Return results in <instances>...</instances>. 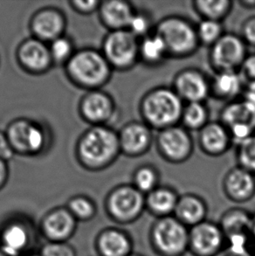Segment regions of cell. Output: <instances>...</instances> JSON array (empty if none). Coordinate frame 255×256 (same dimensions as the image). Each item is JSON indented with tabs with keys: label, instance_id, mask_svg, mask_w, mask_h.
Returning <instances> with one entry per match:
<instances>
[{
	"label": "cell",
	"instance_id": "cell-45",
	"mask_svg": "<svg viewBox=\"0 0 255 256\" xmlns=\"http://www.w3.org/2000/svg\"><path fill=\"white\" fill-rule=\"evenodd\" d=\"M251 243H252V253L255 256V214H254V222H252V232H251Z\"/></svg>",
	"mask_w": 255,
	"mask_h": 256
},
{
	"label": "cell",
	"instance_id": "cell-46",
	"mask_svg": "<svg viewBox=\"0 0 255 256\" xmlns=\"http://www.w3.org/2000/svg\"><path fill=\"white\" fill-rule=\"evenodd\" d=\"M240 4H242V6L245 7V8H249V9L255 8V0H245V1H240Z\"/></svg>",
	"mask_w": 255,
	"mask_h": 256
},
{
	"label": "cell",
	"instance_id": "cell-33",
	"mask_svg": "<svg viewBox=\"0 0 255 256\" xmlns=\"http://www.w3.org/2000/svg\"><path fill=\"white\" fill-rule=\"evenodd\" d=\"M48 46L54 65L65 66L76 52L72 38L66 34L52 40Z\"/></svg>",
	"mask_w": 255,
	"mask_h": 256
},
{
	"label": "cell",
	"instance_id": "cell-20",
	"mask_svg": "<svg viewBox=\"0 0 255 256\" xmlns=\"http://www.w3.org/2000/svg\"><path fill=\"white\" fill-rule=\"evenodd\" d=\"M223 192L229 200L243 204L255 197V175L243 167H232L224 175Z\"/></svg>",
	"mask_w": 255,
	"mask_h": 256
},
{
	"label": "cell",
	"instance_id": "cell-34",
	"mask_svg": "<svg viewBox=\"0 0 255 256\" xmlns=\"http://www.w3.org/2000/svg\"><path fill=\"white\" fill-rule=\"evenodd\" d=\"M196 34L200 45H214L224 34V28L220 21L202 20L196 26Z\"/></svg>",
	"mask_w": 255,
	"mask_h": 256
},
{
	"label": "cell",
	"instance_id": "cell-17",
	"mask_svg": "<svg viewBox=\"0 0 255 256\" xmlns=\"http://www.w3.org/2000/svg\"><path fill=\"white\" fill-rule=\"evenodd\" d=\"M16 59L24 72L34 76L46 74L54 66L48 44L34 37L21 42L16 50Z\"/></svg>",
	"mask_w": 255,
	"mask_h": 256
},
{
	"label": "cell",
	"instance_id": "cell-8",
	"mask_svg": "<svg viewBox=\"0 0 255 256\" xmlns=\"http://www.w3.org/2000/svg\"><path fill=\"white\" fill-rule=\"evenodd\" d=\"M104 209L112 222L130 225L146 211L145 195L132 184H122L111 189L104 200Z\"/></svg>",
	"mask_w": 255,
	"mask_h": 256
},
{
	"label": "cell",
	"instance_id": "cell-5",
	"mask_svg": "<svg viewBox=\"0 0 255 256\" xmlns=\"http://www.w3.org/2000/svg\"><path fill=\"white\" fill-rule=\"evenodd\" d=\"M154 32L164 42L169 58H188L200 48L196 26L186 18L178 15L164 18L155 24Z\"/></svg>",
	"mask_w": 255,
	"mask_h": 256
},
{
	"label": "cell",
	"instance_id": "cell-13",
	"mask_svg": "<svg viewBox=\"0 0 255 256\" xmlns=\"http://www.w3.org/2000/svg\"><path fill=\"white\" fill-rule=\"evenodd\" d=\"M226 245V236L217 222L206 220L189 228V252L193 256H215Z\"/></svg>",
	"mask_w": 255,
	"mask_h": 256
},
{
	"label": "cell",
	"instance_id": "cell-21",
	"mask_svg": "<svg viewBox=\"0 0 255 256\" xmlns=\"http://www.w3.org/2000/svg\"><path fill=\"white\" fill-rule=\"evenodd\" d=\"M94 248L99 256H130L134 254V242L127 231L110 226L97 234Z\"/></svg>",
	"mask_w": 255,
	"mask_h": 256
},
{
	"label": "cell",
	"instance_id": "cell-26",
	"mask_svg": "<svg viewBox=\"0 0 255 256\" xmlns=\"http://www.w3.org/2000/svg\"><path fill=\"white\" fill-rule=\"evenodd\" d=\"M245 90L240 74L238 71L216 72L210 80V96L228 102L242 97Z\"/></svg>",
	"mask_w": 255,
	"mask_h": 256
},
{
	"label": "cell",
	"instance_id": "cell-24",
	"mask_svg": "<svg viewBox=\"0 0 255 256\" xmlns=\"http://www.w3.org/2000/svg\"><path fill=\"white\" fill-rule=\"evenodd\" d=\"M208 211V204L203 198L188 192L180 195L173 216L190 228L206 220Z\"/></svg>",
	"mask_w": 255,
	"mask_h": 256
},
{
	"label": "cell",
	"instance_id": "cell-19",
	"mask_svg": "<svg viewBox=\"0 0 255 256\" xmlns=\"http://www.w3.org/2000/svg\"><path fill=\"white\" fill-rule=\"evenodd\" d=\"M66 28L65 14L56 7H44L37 10L29 23L32 37L48 44L65 34Z\"/></svg>",
	"mask_w": 255,
	"mask_h": 256
},
{
	"label": "cell",
	"instance_id": "cell-49",
	"mask_svg": "<svg viewBox=\"0 0 255 256\" xmlns=\"http://www.w3.org/2000/svg\"><path fill=\"white\" fill-rule=\"evenodd\" d=\"M142 256V254H132V256Z\"/></svg>",
	"mask_w": 255,
	"mask_h": 256
},
{
	"label": "cell",
	"instance_id": "cell-14",
	"mask_svg": "<svg viewBox=\"0 0 255 256\" xmlns=\"http://www.w3.org/2000/svg\"><path fill=\"white\" fill-rule=\"evenodd\" d=\"M78 223L68 209L57 206L50 209L38 224L40 236L46 242H68L77 231Z\"/></svg>",
	"mask_w": 255,
	"mask_h": 256
},
{
	"label": "cell",
	"instance_id": "cell-44",
	"mask_svg": "<svg viewBox=\"0 0 255 256\" xmlns=\"http://www.w3.org/2000/svg\"><path fill=\"white\" fill-rule=\"evenodd\" d=\"M240 98L246 100L248 104L252 105V107L255 108V90L246 88Z\"/></svg>",
	"mask_w": 255,
	"mask_h": 256
},
{
	"label": "cell",
	"instance_id": "cell-43",
	"mask_svg": "<svg viewBox=\"0 0 255 256\" xmlns=\"http://www.w3.org/2000/svg\"><path fill=\"white\" fill-rule=\"evenodd\" d=\"M9 178V168L6 161L0 160V190L6 186Z\"/></svg>",
	"mask_w": 255,
	"mask_h": 256
},
{
	"label": "cell",
	"instance_id": "cell-22",
	"mask_svg": "<svg viewBox=\"0 0 255 256\" xmlns=\"http://www.w3.org/2000/svg\"><path fill=\"white\" fill-rule=\"evenodd\" d=\"M198 142L202 152L210 156L228 152L234 144L230 132L221 122H209L198 132Z\"/></svg>",
	"mask_w": 255,
	"mask_h": 256
},
{
	"label": "cell",
	"instance_id": "cell-7",
	"mask_svg": "<svg viewBox=\"0 0 255 256\" xmlns=\"http://www.w3.org/2000/svg\"><path fill=\"white\" fill-rule=\"evenodd\" d=\"M148 240L158 256H184L189 252V228L173 215L156 218L148 231Z\"/></svg>",
	"mask_w": 255,
	"mask_h": 256
},
{
	"label": "cell",
	"instance_id": "cell-31",
	"mask_svg": "<svg viewBox=\"0 0 255 256\" xmlns=\"http://www.w3.org/2000/svg\"><path fill=\"white\" fill-rule=\"evenodd\" d=\"M66 208L68 209L78 222H88L96 218L97 204L93 198L84 194L74 195L69 198Z\"/></svg>",
	"mask_w": 255,
	"mask_h": 256
},
{
	"label": "cell",
	"instance_id": "cell-2",
	"mask_svg": "<svg viewBox=\"0 0 255 256\" xmlns=\"http://www.w3.org/2000/svg\"><path fill=\"white\" fill-rule=\"evenodd\" d=\"M184 102L172 88L156 86L142 97L139 113L152 130H162L180 124Z\"/></svg>",
	"mask_w": 255,
	"mask_h": 256
},
{
	"label": "cell",
	"instance_id": "cell-48",
	"mask_svg": "<svg viewBox=\"0 0 255 256\" xmlns=\"http://www.w3.org/2000/svg\"><path fill=\"white\" fill-rule=\"evenodd\" d=\"M0 256H10L8 254L4 253V251H2V250H0Z\"/></svg>",
	"mask_w": 255,
	"mask_h": 256
},
{
	"label": "cell",
	"instance_id": "cell-42",
	"mask_svg": "<svg viewBox=\"0 0 255 256\" xmlns=\"http://www.w3.org/2000/svg\"><path fill=\"white\" fill-rule=\"evenodd\" d=\"M215 256H255L251 250H240L232 246H226L224 250Z\"/></svg>",
	"mask_w": 255,
	"mask_h": 256
},
{
	"label": "cell",
	"instance_id": "cell-41",
	"mask_svg": "<svg viewBox=\"0 0 255 256\" xmlns=\"http://www.w3.org/2000/svg\"><path fill=\"white\" fill-rule=\"evenodd\" d=\"M16 154L14 152L6 132L0 130V160L10 161Z\"/></svg>",
	"mask_w": 255,
	"mask_h": 256
},
{
	"label": "cell",
	"instance_id": "cell-25",
	"mask_svg": "<svg viewBox=\"0 0 255 256\" xmlns=\"http://www.w3.org/2000/svg\"><path fill=\"white\" fill-rule=\"evenodd\" d=\"M180 195L173 187L159 186L145 195L146 211L156 218L174 214Z\"/></svg>",
	"mask_w": 255,
	"mask_h": 256
},
{
	"label": "cell",
	"instance_id": "cell-18",
	"mask_svg": "<svg viewBox=\"0 0 255 256\" xmlns=\"http://www.w3.org/2000/svg\"><path fill=\"white\" fill-rule=\"evenodd\" d=\"M150 126L142 121H131L118 132L122 154L128 158L145 155L152 148L154 136Z\"/></svg>",
	"mask_w": 255,
	"mask_h": 256
},
{
	"label": "cell",
	"instance_id": "cell-35",
	"mask_svg": "<svg viewBox=\"0 0 255 256\" xmlns=\"http://www.w3.org/2000/svg\"><path fill=\"white\" fill-rule=\"evenodd\" d=\"M155 26L152 22L150 14L144 10H136L134 12L131 18L130 22L128 26V30L131 34L138 37L139 40L144 38L145 36L150 34L154 32Z\"/></svg>",
	"mask_w": 255,
	"mask_h": 256
},
{
	"label": "cell",
	"instance_id": "cell-29",
	"mask_svg": "<svg viewBox=\"0 0 255 256\" xmlns=\"http://www.w3.org/2000/svg\"><path fill=\"white\" fill-rule=\"evenodd\" d=\"M231 0H196L193 2V9L202 20L222 22L232 9Z\"/></svg>",
	"mask_w": 255,
	"mask_h": 256
},
{
	"label": "cell",
	"instance_id": "cell-23",
	"mask_svg": "<svg viewBox=\"0 0 255 256\" xmlns=\"http://www.w3.org/2000/svg\"><path fill=\"white\" fill-rule=\"evenodd\" d=\"M134 12L130 2L125 0L102 1L98 9L100 23L110 32L128 29Z\"/></svg>",
	"mask_w": 255,
	"mask_h": 256
},
{
	"label": "cell",
	"instance_id": "cell-12",
	"mask_svg": "<svg viewBox=\"0 0 255 256\" xmlns=\"http://www.w3.org/2000/svg\"><path fill=\"white\" fill-rule=\"evenodd\" d=\"M254 214L245 208H232L222 214L218 224L224 232L226 245L252 250Z\"/></svg>",
	"mask_w": 255,
	"mask_h": 256
},
{
	"label": "cell",
	"instance_id": "cell-6",
	"mask_svg": "<svg viewBox=\"0 0 255 256\" xmlns=\"http://www.w3.org/2000/svg\"><path fill=\"white\" fill-rule=\"evenodd\" d=\"M6 133L16 155L40 156L52 144V133L49 128L30 118L14 119L7 126Z\"/></svg>",
	"mask_w": 255,
	"mask_h": 256
},
{
	"label": "cell",
	"instance_id": "cell-10",
	"mask_svg": "<svg viewBox=\"0 0 255 256\" xmlns=\"http://www.w3.org/2000/svg\"><path fill=\"white\" fill-rule=\"evenodd\" d=\"M155 144L162 160L174 164L186 162L194 152L192 136L181 124L158 132Z\"/></svg>",
	"mask_w": 255,
	"mask_h": 256
},
{
	"label": "cell",
	"instance_id": "cell-37",
	"mask_svg": "<svg viewBox=\"0 0 255 256\" xmlns=\"http://www.w3.org/2000/svg\"><path fill=\"white\" fill-rule=\"evenodd\" d=\"M38 251L42 256H77L76 248L68 242H46Z\"/></svg>",
	"mask_w": 255,
	"mask_h": 256
},
{
	"label": "cell",
	"instance_id": "cell-15",
	"mask_svg": "<svg viewBox=\"0 0 255 256\" xmlns=\"http://www.w3.org/2000/svg\"><path fill=\"white\" fill-rule=\"evenodd\" d=\"M78 108L80 116L91 126L108 125L118 112L114 98L102 90L86 91Z\"/></svg>",
	"mask_w": 255,
	"mask_h": 256
},
{
	"label": "cell",
	"instance_id": "cell-38",
	"mask_svg": "<svg viewBox=\"0 0 255 256\" xmlns=\"http://www.w3.org/2000/svg\"><path fill=\"white\" fill-rule=\"evenodd\" d=\"M246 88L255 90V54H248L238 70Z\"/></svg>",
	"mask_w": 255,
	"mask_h": 256
},
{
	"label": "cell",
	"instance_id": "cell-28",
	"mask_svg": "<svg viewBox=\"0 0 255 256\" xmlns=\"http://www.w3.org/2000/svg\"><path fill=\"white\" fill-rule=\"evenodd\" d=\"M139 57L140 62L150 66H158L169 58L164 42L155 32L140 40Z\"/></svg>",
	"mask_w": 255,
	"mask_h": 256
},
{
	"label": "cell",
	"instance_id": "cell-40",
	"mask_svg": "<svg viewBox=\"0 0 255 256\" xmlns=\"http://www.w3.org/2000/svg\"><path fill=\"white\" fill-rule=\"evenodd\" d=\"M242 38L246 45L255 46V16L246 18L242 26Z\"/></svg>",
	"mask_w": 255,
	"mask_h": 256
},
{
	"label": "cell",
	"instance_id": "cell-16",
	"mask_svg": "<svg viewBox=\"0 0 255 256\" xmlns=\"http://www.w3.org/2000/svg\"><path fill=\"white\" fill-rule=\"evenodd\" d=\"M173 90L184 104L204 102L210 96V80L201 70L187 68L173 78Z\"/></svg>",
	"mask_w": 255,
	"mask_h": 256
},
{
	"label": "cell",
	"instance_id": "cell-1",
	"mask_svg": "<svg viewBox=\"0 0 255 256\" xmlns=\"http://www.w3.org/2000/svg\"><path fill=\"white\" fill-rule=\"evenodd\" d=\"M76 158L90 172L107 169L121 154L118 132L110 125L90 126L77 141Z\"/></svg>",
	"mask_w": 255,
	"mask_h": 256
},
{
	"label": "cell",
	"instance_id": "cell-32",
	"mask_svg": "<svg viewBox=\"0 0 255 256\" xmlns=\"http://www.w3.org/2000/svg\"><path fill=\"white\" fill-rule=\"evenodd\" d=\"M160 172L152 164H142L136 167L132 175V184L142 194L147 195L160 184Z\"/></svg>",
	"mask_w": 255,
	"mask_h": 256
},
{
	"label": "cell",
	"instance_id": "cell-3",
	"mask_svg": "<svg viewBox=\"0 0 255 256\" xmlns=\"http://www.w3.org/2000/svg\"><path fill=\"white\" fill-rule=\"evenodd\" d=\"M66 74L74 86L86 91L100 90L110 80L113 68L100 50H76L65 66Z\"/></svg>",
	"mask_w": 255,
	"mask_h": 256
},
{
	"label": "cell",
	"instance_id": "cell-47",
	"mask_svg": "<svg viewBox=\"0 0 255 256\" xmlns=\"http://www.w3.org/2000/svg\"><path fill=\"white\" fill-rule=\"evenodd\" d=\"M28 256H40V254L38 253V251L37 252H34V253L30 254H28Z\"/></svg>",
	"mask_w": 255,
	"mask_h": 256
},
{
	"label": "cell",
	"instance_id": "cell-39",
	"mask_svg": "<svg viewBox=\"0 0 255 256\" xmlns=\"http://www.w3.org/2000/svg\"><path fill=\"white\" fill-rule=\"evenodd\" d=\"M100 2L98 0H88V1H80V0H74L70 1L69 4L72 10L77 14L82 15H90L94 12H98L100 7Z\"/></svg>",
	"mask_w": 255,
	"mask_h": 256
},
{
	"label": "cell",
	"instance_id": "cell-11",
	"mask_svg": "<svg viewBox=\"0 0 255 256\" xmlns=\"http://www.w3.org/2000/svg\"><path fill=\"white\" fill-rule=\"evenodd\" d=\"M246 44L240 35L224 32L210 46L209 62L216 72L238 71L248 57Z\"/></svg>",
	"mask_w": 255,
	"mask_h": 256
},
{
	"label": "cell",
	"instance_id": "cell-4",
	"mask_svg": "<svg viewBox=\"0 0 255 256\" xmlns=\"http://www.w3.org/2000/svg\"><path fill=\"white\" fill-rule=\"evenodd\" d=\"M40 231L31 217L12 212L0 222V250L10 256H28L37 252Z\"/></svg>",
	"mask_w": 255,
	"mask_h": 256
},
{
	"label": "cell",
	"instance_id": "cell-36",
	"mask_svg": "<svg viewBox=\"0 0 255 256\" xmlns=\"http://www.w3.org/2000/svg\"><path fill=\"white\" fill-rule=\"evenodd\" d=\"M237 146L238 166L255 175V133Z\"/></svg>",
	"mask_w": 255,
	"mask_h": 256
},
{
	"label": "cell",
	"instance_id": "cell-30",
	"mask_svg": "<svg viewBox=\"0 0 255 256\" xmlns=\"http://www.w3.org/2000/svg\"><path fill=\"white\" fill-rule=\"evenodd\" d=\"M210 112L204 102L184 104L180 124L189 132H200L209 122Z\"/></svg>",
	"mask_w": 255,
	"mask_h": 256
},
{
	"label": "cell",
	"instance_id": "cell-27",
	"mask_svg": "<svg viewBox=\"0 0 255 256\" xmlns=\"http://www.w3.org/2000/svg\"><path fill=\"white\" fill-rule=\"evenodd\" d=\"M220 122L228 128L248 126L255 130V108L242 98L232 100L222 108Z\"/></svg>",
	"mask_w": 255,
	"mask_h": 256
},
{
	"label": "cell",
	"instance_id": "cell-9",
	"mask_svg": "<svg viewBox=\"0 0 255 256\" xmlns=\"http://www.w3.org/2000/svg\"><path fill=\"white\" fill-rule=\"evenodd\" d=\"M140 40L128 29L110 31L104 37L100 51L113 70L128 71L139 62Z\"/></svg>",
	"mask_w": 255,
	"mask_h": 256
}]
</instances>
